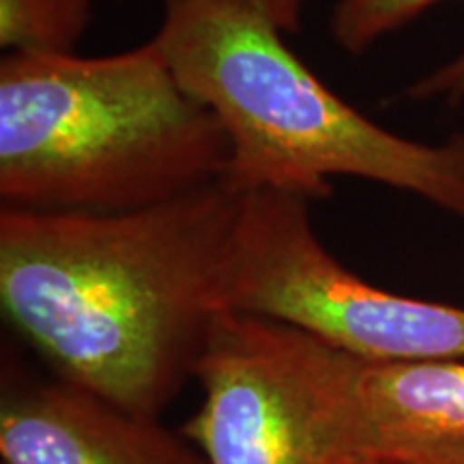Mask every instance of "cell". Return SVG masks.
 Here are the masks:
<instances>
[{
    "label": "cell",
    "mask_w": 464,
    "mask_h": 464,
    "mask_svg": "<svg viewBox=\"0 0 464 464\" xmlns=\"http://www.w3.org/2000/svg\"><path fill=\"white\" fill-rule=\"evenodd\" d=\"M357 445L363 462L464 464V359H363Z\"/></svg>",
    "instance_id": "7"
},
{
    "label": "cell",
    "mask_w": 464,
    "mask_h": 464,
    "mask_svg": "<svg viewBox=\"0 0 464 464\" xmlns=\"http://www.w3.org/2000/svg\"><path fill=\"white\" fill-rule=\"evenodd\" d=\"M228 161L222 123L155 39L97 58L3 56V208L136 211L224 181Z\"/></svg>",
    "instance_id": "2"
},
{
    "label": "cell",
    "mask_w": 464,
    "mask_h": 464,
    "mask_svg": "<svg viewBox=\"0 0 464 464\" xmlns=\"http://www.w3.org/2000/svg\"><path fill=\"white\" fill-rule=\"evenodd\" d=\"M409 95L413 100H432L445 97L448 102H460L464 97V52L448 65L434 69L430 75L411 86Z\"/></svg>",
    "instance_id": "10"
},
{
    "label": "cell",
    "mask_w": 464,
    "mask_h": 464,
    "mask_svg": "<svg viewBox=\"0 0 464 464\" xmlns=\"http://www.w3.org/2000/svg\"><path fill=\"white\" fill-rule=\"evenodd\" d=\"M362 464H387V462H362Z\"/></svg>",
    "instance_id": "12"
},
{
    "label": "cell",
    "mask_w": 464,
    "mask_h": 464,
    "mask_svg": "<svg viewBox=\"0 0 464 464\" xmlns=\"http://www.w3.org/2000/svg\"><path fill=\"white\" fill-rule=\"evenodd\" d=\"M246 0H164L155 42L189 95L222 123L224 181L329 198L332 177H357L426 198L464 219V133L423 144L348 106Z\"/></svg>",
    "instance_id": "3"
},
{
    "label": "cell",
    "mask_w": 464,
    "mask_h": 464,
    "mask_svg": "<svg viewBox=\"0 0 464 464\" xmlns=\"http://www.w3.org/2000/svg\"><path fill=\"white\" fill-rule=\"evenodd\" d=\"M91 22V0H0V45L22 54H72Z\"/></svg>",
    "instance_id": "8"
},
{
    "label": "cell",
    "mask_w": 464,
    "mask_h": 464,
    "mask_svg": "<svg viewBox=\"0 0 464 464\" xmlns=\"http://www.w3.org/2000/svg\"><path fill=\"white\" fill-rule=\"evenodd\" d=\"M246 3L265 14L284 33H297L301 28L304 0H246Z\"/></svg>",
    "instance_id": "11"
},
{
    "label": "cell",
    "mask_w": 464,
    "mask_h": 464,
    "mask_svg": "<svg viewBox=\"0 0 464 464\" xmlns=\"http://www.w3.org/2000/svg\"><path fill=\"white\" fill-rule=\"evenodd\" d=\"M305 198L243 194L224 307L295 324L362 359H464V307L413 299L348 271L323 246Z\"/></svg>",
    "instance_id": "5"
},
{
    "label": "cell",
    "mask_w": 464,
    "mask_h": 464,
    "mask_svg": "<svg viewBox=\"0 0 464 464\" xmlns=\"http://www.w3.org/2000/svg\"><path fill=\"white\" fill-rule=\"evenodd\" d=\"M363 359L269 316H218L196 381L202 404L181 430L211 464H362Z\"/></svg>",
    "instance_id": "4"
},
{
    "label": "cell",
    "mask_w": 464,
    "mask_h": 464,
    "mask_svg": "<svg viewBox=\"0 0 464 464\" xmlns=\"http://www.w3.org/2000/svg\"><path fill=\"white\" fill-rule=\"evenodd\" d=\"M243 194L226 181L123 213L0 207V307L52 374L161 417L224 307Z\"/></svg>",
    "instance_id": "1"
},
{
    "label": "cell",
    "mask_w": 464,
    "mask_h": 464,
    "mask_svg": "<svg viewBox=\"0 0 464 464\" xmlns=\"http://www.w3.org/2000/svg\"><path fill=\"white\" fill-rule=\"evenodd\" d=\"M437 3L440 0H338L329 31L342 50L362 54Z\"/></svg>",
    "instance_id": "9"
},
{
    "label": "cell",
    "mask_w": 464,
    "mask_h": 464,
    "mask_svg": "<svg viewBox=\"0 0 464 464\" xmlns=\"http://www.w3.org/2000/svg\"><path fill=\"white\" fill-rule=\"evenodd\" d=\"M0 458L5 464H211L183 430L61 376L0 355Z\"/></svg>",
    "instance_id": "6"
}]
</instances>
